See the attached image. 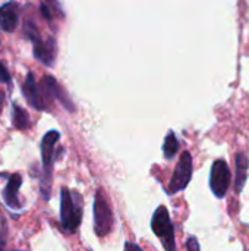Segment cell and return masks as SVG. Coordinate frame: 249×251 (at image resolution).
Masks as SVG:
<instances>
[{
	"label": "cell",
	"mask_w": 249,
	"mask_h": 251,
	"mask_svg": "<svg viewBox=\"0 0 249 251\" xmlns=\"http://www.w3.org/2000/svg\"><path fill=\"white\" fill-rule=\"evenodd\" d=\"M82 221V206L78 193L69 191L66 187L60 191V222L66 232L73 234Z\"/></svg>",
	"instance_id": "obj_1"
},
{
	"label": "cell",
	"mask_w": 249,
	"mask_h": 251,
	"mask_svg": "<svg viewBox=\"0 0 249 251\" xmlns=\"http://www.w3.org/2000/svg\"><path fill=\"white\" fill-rule=\"evenodd\" d=\"M60 138L57 131H48L41 140V159H43V179H41V194L45 200L50 199V185H51V169L54 162V147Z\"/></svg>",
	"instance_id": "obj_2"
},
{
	"label": "cell",
	"mask_w": 249,
	"mask_h": 251,
	"mask_svg": "<svg viewBox=\"0 0 249 251\" xmlns=\"http://www.w3.org/2000/svg\"><path fill=\"white\" fill-rule=\"evenodd\" d=\"M151 229L161 241L166 251H176V240H175V226L172 224L169 210L164 206L157 207L151 219Z\"/></svg>",
	"instance_id": "obj_3"
},
{
	"label": "cell",
	"mask_w": 249,
	"mask_h": 251,
	"mask_svg": "<svg viewBox=\"0 0 249 251\" xmlns=\"http://www.w3.org/2000/svg\"><path fill=\"white\" fill-rule=\"evenodd\" d=\"M113 228V213L103 190H97L94 197V231L98 237H106Z\"/></svg>",
	"instance_id": "obj_4"
},
{
	"label": "cell",
	"mask_w": 249,
	"mask_h": 251,
	"mask_svg": "<svg viewBox=\"0 0 249 251\" xmlns=\"http://www.w3.org/2000/svg\"><path fill=\"white\" fill-rule=\"evenodd\" d=\"M192 176V156L189 151H183L179 157V162L173 171L172 179L169 182L167 194H176L179 191H183L186 185L189 184Z\"/></svg>",
	"instance_id": "obj_5"
},
{
	"label": "cell",
	"mask_w": 249,
	"mask_h": 251,
	"mask_svg": "<svg viewBox=\"0 0 249 251\" xmlns=\"http://www.w3.org/2000/svg\"><path fill=\"white\" fill-rule=\"evenodd\" d=\"M232 175L227 163L225 160H216L210 172V188L217 199H223L230 187Z\"/></svg>",
	"instance_id": "obj_6"
},
{
	"label": "cell",
	"mask_w": 249,
	"mask_h": 251,
	"mask_svg": "<svg viewBox=\"0 0 249 251\" xmlns=\"http://www.w3.org/2000/svg\"><path fill=\"white\" fill-rule=\"evenodd\" d=\"M34 44V56L35 59H38L41 63H44L45 66H53L54 60H56V54H57V44L56 40L48 35L47 38H37L35 41H32Z\"/></svg>",
	"instance_id": "obj_7"
},
{
	"label": "cell",
	"mask_w": 249,
	"mask_h": 251,
	"mask_svg": "<svg viewBox=\"0 0 249 251\" xmlns=\"http://www.w3.org/2000/svg\"><path fill=\"white\" fill-rule=\"evenodd\" d=\"M22 93H23V97L26 99V101L29 103V106H32L34 109H37V110H45L47 109L43 93L40 90V85L35 82L32 72L26 74L25 81L22 84Z\"/></svg>",
	"instance_id": "obj_8"
},
{
	"label": "cell",
	"mask_w": 249,
	"mask_h": 251,
	"mask_svg": "<svg viewBox=\"0 0 249 251\" xmlns=\"http://www.w3.org/2000/svg\"><path fill=\"white\" fill-rule=\"evenodd\" d=\"M40 90L43 93V97L47 99H57L63 107H66L68 110H73V103L70 101V99L66 96V93L63 91V88L57 84V81L53 76H44L40 82Z\"/></svg>",
	"instance_id": "obj_9"
},
{
	"label": "cell",
	"mask_w": 249,
	"mask_h": 251,
	"mask_svg": "<svg viewBox=\"0 0 249 251\" xmlns=\"http://www.w3.org/2000/svg\"><path fill=\"white\" fill-rule=\"evenodd\" d=\"M22 185V176L19 174H13L9 176V181L6 184V188L3 190V200L7 204V207L13 210H19L23 203L19 201V188Z\"/></svg>",
	"instance_id": "obj_10"
},
{
	"label": "cell",
	"mask_w": 249,
	"mask_h": 251,
	"mask_svg": "<svg viewBox=\"0 0 249 251\" xmlns=\"http://www.w3.org/2000/svg\"><path fill=\"white\" fill-rule=\"evenodd\" d=\"M19 24V6L15 1L0 6V28L6 32H13Z\"/></svg>",
	"instance_id": "obj_11"
},
{
	"label": "cell",
	"mask_w": 249,
	"mask_h": 251,
	"mask_svg": "<svg viewBox=\"0 0 249 251\" xmlns=\"http://www.w3.org/2000/svg\"><path fill=\"white\" fill-rule=\"evenodd\" d=\"M236 163V176H235V190L236 193H241L245 187L247 176H248L249 159L245 153H238L235 157Z\"/></svg>",
	"instance_id": "obj_12"
},
{
	"label": "cell",
	"mask_w": 249,
	"mask_h": 251,
	"mask_svg": "<svg viewBox=\"0 0 249 251\" xmlns=\"http://www.w3.org/2000/svg\"><path fill=\"white\" fill-rule=\"evenodd\" d=\"M12 122L16 129H26L29 126V118L25 109L13 103V112H12Z\"/></svg>",
	"instance_id": "obj_13"
},
{
	"label": "cell",
	"mask_w": 249,
	"mask_h": 251,
	"mask_svg": "<svg viewBox=\"0 0 249 251\" xmlns=\"http://www.w3.org/2000/svg\"><path fill=\"white\" fill-rule=\"evenodd\" d=\"M178 150H179L178 138H176L175 132H173V131H170V132L166 135V138H164V144H163V153H164V157H166V159H169V160H170V159H173V157L176 156Z\"/></svg>",
	"instance_id": "obj_14"
},
{
	"label": "cell",
	"mask_w": 249,
	"mask_h": 251,
	"mask_svg": "<svg viewBox=\"0 0 249 251\" xmlns=\"http://www.w3.org/2000/svg\"><path fill=\"white\" fill-rule=\"evenodd\" d=\"M50 3H41L40 4V10H41V15L43 18H45L47 21H51L53 19V10L50 9Z\"/></svg>",
	"instance_id": "obj_15"
},
{
	"label": "cell",
	"mask_w": 249,
	"mask_h": 251,
	"mask_svg": "<svg viewBox=\"0 0 249 251\" xmlns=\"http://www.w3.org/2000/svg\"><path fill=\"white\" fill-rule=\"evenodd\" d=\"M186 249L188 251H201L200 249V243L195 237H189L188 241H186Z\"/></svg>",
	"instance_id": "obj_16"
},
{
	"label": "cell",
	"mask_w": 249,
	"mask_h": 251,
	"mask_svg": "<svg viewBox=\"0 0 249 251\" xmlns=\"http://www.w3.org/2000/svg\"><path fill=\"white\" fill-rule=\"evenodd\" d=\"M0 81H3V82H10V75H9V72H7V69L0 63Z\"/></svg>",
	"instance_id": "obj_17"
},
{
	"label": "cell",
	"mask_w": 249,
	"mask_h": 251,
	"mask_svg": "<svg viewBox=\"0 0 249 251\" xmlns=\"http://www.w3.org/2000/svg\"><path fill=\"white\" fill-rule=\"evenodd\" d=\"M125 251H142L141 250V247L138 246V244H135V243H125Z\"/></svg>",
	"instance_id": "obj_18"
},
{
	"label": "cell",
	"mask_w": 249,
	"mask_h": 251,
	"mask_svg": "<svg viewBox=\"0 0 249 251\" xmlns=\"http://www.w3.org/2000/svg\"><path fill=\"white\" fill-rule=\"evenodd\" d=\"M3 106H4V93L0 91V113H1V110H3Z\"/></svg>",
	"instance_id": "obj_19"
},
{
	"label": "cell",
	"mask_w": 249,
	"mask_h": 251,
	"mask_svg": "<svg viewBox=\"0 0 249 251\" xmlns=\"http://www.w3.org/2000/svg\"><path fill=\"white\" fill-rule=\"evenodd\" d=\"M0 251H3V250H1V247H0Z\"/></svg>",
	"instance_id": "obj_20"
}]
</instances>
